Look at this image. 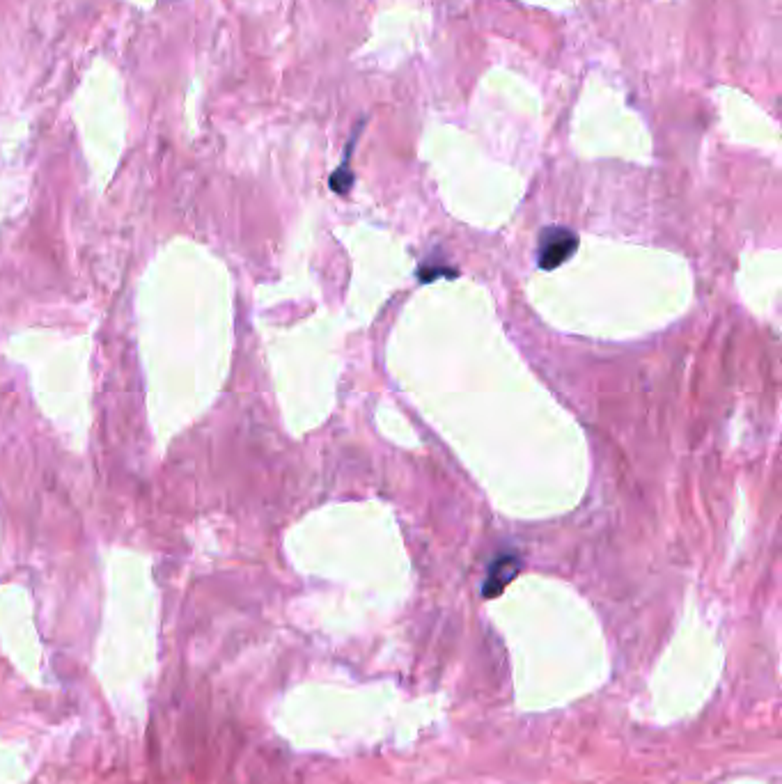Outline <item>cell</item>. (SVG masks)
Masks as SVG:
<instances>
[{
	"mask_svg": "<svg viewBox=\"0 0 782 784\" xmlns=\"http://www.w3.org/2000/svg\"><path fill=\"white\" fill-rule=\"evenodd\" d=\"M351 150H354V140H351L349 147H347V156H344V163H342V166H340L338 170L333 172V177H331V188H333L335 193H340V195L349 193L351 184H354V175H351V172H349Z\"/></svg>",
	"mask_w": 782,
	"mask_h": 784,
	"instance_id": "cell-3",
	"label": "cell"
},
{
	"mask_svg": "<svg viewBox=\"0 0 782 784\" xmlns=\"http://www.w3.org/2000/svg\"><path fill=\"white\" fill-rule=\"evenodd\" d=\"M578 239L574 232L565 230V227H546L539 237V255L537 262L542 269L553 271L558 269L562 262H567L569 257L576 253Z\"/></svg>",
	"mask_w": 782,
	"mask_h": 784,
	"instance_id": "cell-1",
	"label": "cell"
},
{
	"mask_svg": "<svg viewBox=\"0 0 782 784\" xmlns=\"http://www.w3.org/2000/svg\"><path fill=\"white\" fill-rule=\"evenodd\" d=\"M521 571V560L516 555H498L491 562L487 580H484V597H498Z\"/></svg>",
	"mask_w": 782,
	"mask_h": 784,
	"instance_id": "cell-2",
	"label": "cell"
}]
</instances>
